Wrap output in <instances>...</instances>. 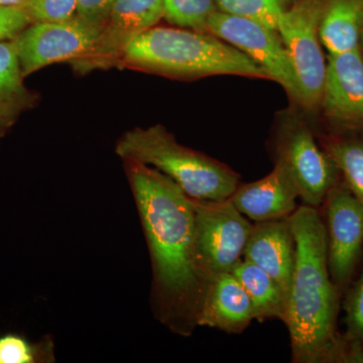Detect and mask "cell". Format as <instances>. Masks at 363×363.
Here are the masks:
<instances>
[{
  "mask_svg": "<svg viewBox=\"0 0 363 363\" xmlns=\"http://www.w3.org/2000/svg\"><path fill=\"white\" fill-rule=\"evenodd\" d=\"M124 162L149 248L152 313L169 331L188 337L199 327L209 285L195 259L193 199L157 169Z\"/></svg>",
  "mask_w": 363,
  "mask_h": 363,
  "instance_id": "cell-1",
  "label": "cell"
},
{
  "mask_svg": "<svg viewBox=\"0 0 363 363\" xmlns=\"http://www.w3.org/2000/svg\"><path fill=\"white\" fill-rule=\"evenodd\" d=\"M296 242V262L285 322L292 362H343L338 335L340 291L332 281L326 227L319 208L303 204L288 217Z\"/></svg>",
  "mask_w": 363,
  "mask_h": 363,
  "instance_id": "cell-2",
  "label": "cell"
},
{
  "mask_svg": "<svg viewBox=\"0 0 363 363\" xmlns=\"http://www.w3.org/2000/svg\"><path fill=\"white\" fill-rule=\"evenodd\" d=\"M123 62L142 70L182 79L234 75L267 79L262 67L211 33L152 26L124 51Z\"/></svg>",
  "mask_w": 363,
  "mask_h": 363,
  "instance_id": "cell-3",
  "label": "cell"
},
{
  "mask_svg": "<svg viewBox=\"0 0 363 363\" xmlns=\"http://www.w3.org/2000/svg\"><path fill=\"white\" fill-rule=\"evenodd\" d=\"M116 152L124 162L161 172L193 199H228L240 183V176L227 164L181 145L161 124L126 131L117 140Z\"/></svg>",
  "mask_w": 363,
  "mask_h": 363,
  "instance_id": "cell-4",
  "label": "cell"
},
{
  "mask_svg": "<svg viewBox=\"0 0 363 363\" xmlns=\"http://www.w3.org/2000/svg\"><path fill=\"white\" fill-rule=\"evenodd\" d=\"M284 114L272 136L274 162L292 174L300 199L308 206L320 208L338 182L340 172L332 157L318 142L307 117Z\"/></svg>",
  "mask_w": 363,
  "mask_h": 363,
  "instance_id": "cell-5",
  "label": "cell"
},
{
  "mask_svg": "<svg viewBox=\"0 0 363 363\" xmlns=\"http://www.w3.org/2000/svg\"><path fill=\"white\" fill-rule=\"evenodd\" d=\"M321 0H294L279 16L277 30L285 44L300 89L298 108L314 116L320 111L327 62L319 37Z\"/></svg>",
  "mask_w": 363,
  "mask_h": 363,
  "instance_id": "cell-6",
  "label": "cell"
},
{
  "mask_svg": "<svg viewBox=\"0 0 363 363\" xmlns=\"http://www.w3.org/2000/svg\"><path fill=\"white\" fill-rule=\"evenodd\" d=\"M193 206L196 262L210 283L218 274L233 272L242 259L253 223L229 198L222 201L193 199Z\"/></svg>",
  "mask_w": 363,
  "mask_h": 363,
  "instance_id": "cell-7",
  "label": "cell"
},
{
  "mask_svg": "<svg viewBox=\"0 0 363 363\" xmlns=\"http://www.w3.org/2000/svg\"><path fill=\"white\" fill-rule=\"evenodd\" d=\"M208 32L253 60L266 71L269 80L279 83L298 106L297 75L278 30L252 18L218 11L210 18Z\"/></svg>",
  "mask_w": 363,
  "mask_h": 363,
  "instance_id": "cell-8",
  "label": "cell"
},
{
  "mask_svg": "<svg viewBox=\"0 0 363 363\" xmlns=\"http://www.w3.org/2000/svg\"><path fill=\"white\" fill-rule=\"evenodd\" d=\"M322 207L329 272L341 293L350 285L362 257L363 205L342 181L329 191Z\"/></svg>",
  "mask_w": 363,
  "mask_h": 363,
  "instance_id": "cell-9",
  "label": "cell"
},
{
  "mask_svg": "<svg viewBox=\"0 0 363 363\" xmlns=\"http://www.w3.org/2000/svg\"><path fill=\"white\" fill-rule=\"evenodd\" d=\"M102 28L74 16L33 23L14 39L23 77L59 62H73L90 51Z\"/></svg>",
  "mask_w": 363,
  "mask_h": 363,
  "instance_id": "cell-10",
  "label": "cell"
},
{
  "mask_svg": "<svg viewBox=\"0 0 363 363\" xmlns=\"http://www.w3.org/2000/svg\"><path fill=\"white\" fill-rule=\"evenodd\" d=\"M164 18L162 0H116L89 52L71 62L81 75L123 62L126 47Z\"/></svg>",
  "mask_w": 363,
  "mask_h": 363,
  "instance_id": "cell-11",
  "label": "cell"
},
{
  "mask_svg": "<svg viewBox=\"0 0 363 363\" xmlns=\"http://www.w3.org/2000/svg\"><path fill=\"white\" fill-rule=\"evenodd\" d=\"M320 111L331 133H363V60L359 48L328 55Z\"/></svg>",
  "mask_w": 363,
  "mask_h": 363,
  "instance_id": "cell-12",
  "label": "cell"
},
{
  "mask_svg": "<svg viewBox=\"0 0 363 363\" xmlns=\"http://www.w3.org/2000/svg\"><path fill=\"white\" fill-rule=\"evenodd\" d=\"M242 257L274 279L288 306L296 262L295 238L288 217L255 222Z\"/></svg>",
  "mask_w": 363,
  "mask_h": 363,
  "instance_id": "cell-13",
  "label": "cell"
},
{
  "mask_svg": "<svg viewBox=\"0 0 363 363\" xmlns=\"http://www.w3.org/2000/svg\"><path fill=\"white\" fill-rule=\"evenodd\" d=\"M300 193L295 179L281 162L260 180L240 184L229 197L241 214L255 222L286 218L297 209Z\"/></svg>",
  "mask_w": 363,
  "mask_h": 363,
  "instance_id": "cell-14",
  "label": "cell"
},
{
  "mask_svg": "<svg viewBox=\"0 0 363 363\" xmlns=\"http://www.w3.org/2000/svg\"><path fill=\"white\" fill-rule=\"evenodd\" d=\"M253 320L255 312L252 300L233 272L215 277L208 285L198 326L241 334Z\"/></svg>",
  "mask_w": 363,
  "mask_h": 363,
  "instance_id": "cell-15",
  "label": "cell"
},
{
  "mask_svg": "<svg viewBox=\"0 0 363 363\" xmlns=\"http://www.w3.org/2000/svg\"><path fill=\"white\" fill-rule=\"evenodd\" d=\"M363 33V0H321L319 37L328 55L359 48Z\"/></svg>",
  "mask_w": 363,
  "mask_h": 363,
  "instance_id": "cell-16",
  "label": "cell"
},
{
  "mask_svg": "<svg viewBox=\"0 0 363 363\" xmlns=\"http://www.w3.org/2000/svg\"><path fill=\"white\" fill-rule=\"evenodd\" d=\"M20 59L14 40L0 42V135L33 106L35 98L23 84Z\"/></svg>",
  "mask_w": 363,
  "mask_h": 363,
  "instance_id": "cell-17",
  "label": "cell"
},
{
  "mask_svg": "<svg viewBox=\"0 0 363 363\" xmlns=\"http://www.w3.org/2000/svg\"><path fill=\"white\" fill-rule=\"evenodd\" d=\"M233 274L247 291L255 308V320H281L286 317V298L278 284L260 267L247 259H241Z\"/></svg>",
  "mask_w": 363,
  "mask_h": 363,
  "instance_id": "cell-18",
  "label": "cell"
},
{
  "mask_svg": "<svg viewBox=\"0 0 363 363\" xmlns=\"http://www.w3.org/2000/svg\"><path fill=\"white\" fill-rule=\"evenodd\" d=\"M342 176L343 182L363 205V136L329 133L319 140Z\"/></svg>",
  "mask_w": 363,
  "mask_h": 363,
  "instance_id": "cell-19",
  "label": "cell"
},
{
  "mask_svg": "<svg viewBox=\"0 0 363 363\" xmlns=\"http://www.w3.org/2000/svg\"><path fill=\"white\" fill-rule=\"evenodd\" d=\"M56 362L55 342L45 335L39 341H30L16 332L0 335V363Z\"/></svg>",
  "mask_w": 363,
  "mask_h": 363,
  "instance_id": "cell-20",
  "label": "cell"
},
{
  "mask_svg": "<svg viewBox=\"0 0 363 363\" xmlns=\"http://www.w3.org/2000/svg\"><path fill=\"white\" fill-rule=\"evenodd\" d=\"M164 18L182 28L208 33L210 18L218 11L215 0H162Z\"/></svg>",
  "mask_w": 363,
  "mask_h": 363,
  "instance_id": "cell-21",
  "label": "cell"
},
{
  "mask_svg": "<svg viewBox=\"0 0 363 363\" xmlns=\"http://www.w3.org/2000/svg\"><path fill=\"white\" fill-rule=\"evenodd\" d=\"M219 11L252 18L276 28L279 16L286 11L294 0H215Z\"/></svg>",
  "mask_w": 363,
  "mask_h": 363,
  "instance_id": "cell-22",
  "label": "cell"
},
{
  "mask_svg": "<svg viewBox=\"0 0 363 363\" xmlns=\"http://www.w3.org/2000/svg\"><path fill=\"white\" fill-rule=\"evenodd\" d=\"M344 311L346 332L342 338L346 357L350 353L363 350V269L346 296Z\"/></svg>",
  "mask_w": 363,
  "mask_h": 363,
  "instance_id": "cell-23",
  "label": "cell"
},
{
  "mask_svg": "<svg viewBox=\"0 0 363 363\" xmlns=\"http://www.w3.org/2000/svg\"><path fill=\"white\" fill-rule=\"evenodd\" d=\"M23 6L33 23L61 21L75 16L77 0H26Z\"/></svg>",
  "mask_w": 363,
  "mask_h": 363,
  "instance_id": "cell-24",
  "label": "cell"
},
{
  "mask_svg": "<svg viewBox=\"0 0 363 363\" xmlns=\"http://www.w3.org/2000/svg\"><path fill=\"white\" fill-rule=\"evenodd\" d=\"M32 23L23 6H0V42L16 39Z\"/></svg>",
  "mask_w": 363,
  "mask_h": 363,
  "instance_id": "cell-25",
  "label": "cell"
},
{
  "mask_svg": "<svg viewBox=\"0 0 363 363\" xmlns=\"http://www.w3.org/2000/svg\"><path fill=\"white\" fill-rule=\"evenodd\" d=\"M116 2V0H77L75 16L102 28Z\"/></svg>",
  "mask_w": 363,
  "mask_h": 363,
  "instance_id": "cell-26",
  "label": "cell"
},
{
  "mask_svg": "<svg viewBox=\"0 0 363 363\" xmlns=\"http://www.w3.org/2000/svg\"><path fill=\"white\" fill-rule=\"evenodd\" d=\"M343 362L347 363H363V350L357 352L350 353L346 355Z\"/></svg>",
  "mask_w": 363,
  "mask_h": 363,
  "instance_id": "cell-27",
  "label": "cell"
},
{
  "mask_svg": "<svg viewBox=\"0 0 363 363\" xmlns=\"http://www.w3.org/2000/svg\"><path fill=\"white\" fill-rule=\"evenodd\" d=\"M26 0H0V6H23Z\"/></svg>",
  "mask_w": 363,
  "mask_h": 363,
  "instance_id": "cell-28",
  "label": "cell"
},
{
  "mask_svg": "<svg viewBox=\"0 0 363 363\" xmlns=\"http://www.w3.org/2000/svg\"><path fill=\"white\" fill-rule=\"evenodd\" d=\"M359 50H360V54H362V60H363V33L362 35V38H360Z\"/></svg>",
  "mask_w": 363,
  "mask_h": 363,
  "instance_id": "cell-29",
  "label": "cell"
},
{
  "mask_svg": "<svg viewBox=\"0 0 363 363\" xmlns=\"http://www.w3.org/2000/svg\"><path fill=\"white\" fill-rule=\"evenodd\" d=\"M2 135H0V140H1Z\"/></svg>",
  "mask_w": 363,
  "mask_h": 363,
  "instance_id": "cell-30",
  "label": "cell"
}]
</instances>
